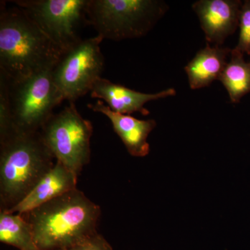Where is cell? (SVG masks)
<instances>
[{
    "mask_svg": "<svg viewBox=\"0 0 250 250\" xmlns=\"http://www.w3.org/2000/svg\"><path fill=\"white\" fill-rule=\"evenodd\" d=\"M99 205L76 188L22 214L39 250H67L98 234Z\"/></svg>",
    "mask_w": 250,
    "mask_h": 250,
    "instance_id": "1",
    "label": "cell"
},
{
    "mask_svg": "<svg viewBox=\"0 0 250 250\" xmlns=\"http://www.w3.org/2000/svg\"><path fill=\"white\" fill-rule=\"evenodd\" d=\"M1 2L0 72L17 82L53 68L63 52L25 11Z\"/></svg>",
    "mask_w": 250,
    "mask_h": 250,
    "instance_id": "2",
    "label": "cell"
},
{
    "mask_svg": "<svg viewBox=\"0 0 250 250\" xmlns=\"http://www.w3.org/2000/svg\"><path fill=\"white\" fill-rule=\"evenodd\" d=\"M54 159L41 131L14 133L0 141V211L22 201L54 167Z\"/></svg>",
    "mask_w": 250,
    "mask_h": 250,
    "instance_id": "3",
    "label": "cell"
},
{
    "mask_svg": "<svg viewBox=\"0 0 250 250\" xmlns=\"http://www.w3.org/2000/svg\"><path fill=\"white\" fill-rule=\"evenodd\" d=\"M167 10L157 0H88V24L103 39L119 41L143 37Z\"/></svg>",
    "mask_w": 250,
    "mask_h": 250,
    "instance_id": "4",
    "label": "cell"
},
{
    "mask_svg": "<svg viewBox=\"0 0 250 250\" xmlns=\"http://www.w3.org/2000/svg\"><path fill=\"white\" fill-rule=\"evenodd\" d=\"M52 69L42 70L17 82L9 80L0 72L11 116V135L41 131L54 114V108L63 101L54 84Z\"/></svg>",
    "mask_w": 250,
    "mask_h": 250,
    "instance_id": "5",
    "label": "cell"
},
{
    "mask_svg": "<svg viewBox=\"0 0 250 250\" xmlns=\"http://www.w3.org/2000/svg\"><path fill=\"white\" fill-rule=\"evenodd\" d=\"M41 133L56 161L78 177L90 162L93 125L81 116L75 103L52 115Z\"/></svg>",
    "mask_w": 250,
    "mask_h": 250,
    "instance_id": "6",
    "label": "cell"
},
{
    "mask_svg": "<svg viewBox=\"0 0 250 250\" xmlns=\"http://www.w3.org/2000/svg\"><path fill=\"white\" fill-rule=\"evenodd\" d=\"M100 36L82 39L64 52L52 69L54 83L62 100L74 103L90 93L101 77L104 59L100 49Z\"/></svg>",
    "mask_w": 250,
    "mask_h": 250,
    "instance_id": "7",
    "label": "cell"
},
{
    "mask_svg": "<svg viewBox=\"0 0 250 250\" xmlns=\"http://www.w3.org/2000/svg\"><path fill=\"white\" fill-rule=\"evenodd\" d=\"M62 52L82 40L78 29L88 24V0H15Z\"/></svg>",
    "mask_w": 250,
    "mask_h": 250,
    "instance_id": "8",
    "label": "cell"
},
{
    "mask_svg": "<svg viewBox=\"0 0 250 250\" xmlns=\"http://www.w3.org/2000/svg\"><path fill=\"white\" fill-rule=\"evenodd\" d=\"M243 5L239 0H200L192 5L206 39L215 46L223 45L227 38L239 27Z\"/></svg>",
    "mask_w": 250,
    "mask_h": 250,
    "instance_id": "9",
    "label": "cell"
},
{
    "mask_svg": "<svg viewBox=\"0 0 250 250\" xmlns=\"http://www.w3.org/2000/svg\"><path fill=\"white\" fill-rule=\"evenodd\" d=\"M176 94L177 92L172 88L156 93H141L103 77L96 81L90 91L92 98L100 99L107 104L112 111L125 115L140 112L143 116L149 114V111L144 107L146 103L174 96Z\"/></svg>",
    "mask_w": 250,
    "mask_h": 250,
    "instance_id": "10",
    "label": "cell"
},
{
    "mask_svg": "<svg viewBox=\"0 0 250 250\" xmlns=\"http://www.w3.org/2000/svg\"><path fill=\"white\" fill-rule=\"evenodd\" d=\"M88 106L93 111L107 117L111 121L113 130L121 138L130 155L135 157H145L149 154L150 148L147 138L156 127V123L154 120L143 121L130 115L116 113L112 111L101 100Z\"/></svg>",
    "mask_w": 250,
    "mask_h": 250,
    "instance_id": "11",
    "label": "cell"
},
{
    "mask_svg": "<svg viewBox=\"0 0 250 250\" xmlns=\"http://www.w3.org/2000/svg\"><path fill=\"white\" fill-rule=\"evenodd\" d=\"M77 176L63 164L56 161L54 167L32 190L7 212L24 214L56 197L77 188Z\"/></svg>",
    "mask_w": 250,
    "mask_h": 250,
    "instance_id": "12",
    "label": "cell"
},
{
    "mask_svg": "<svg viewBox=\"0 0 250 250\" xmlns=\"http://www.w3.org/2000/svg\"><path fill=\"white\" fill-rule=\"evenodd\" d=\"M231 52L228 47H210L208 44L199 51L185 67L190 88L200 89L218 80Z\"/></svg>",
    "mask_w": 250,
    "mask_h": 250,
    "instance_id": "13",
    "label": "cell"
},
{
    "mask_svg": "<svg viewBox=\"0 0 250 250\" xmlns=\"http://www.w3.org/2000/svg\"><path fill=\"white\" fill-rule=\"evenodd\" d=\"M243 55L236 49H231V59L218 80L234 104L239 103L243 97L250 93V62H246Z\"/></svg>",
    "mask_w": 250,
    "mask_h": 250,
    "instance_id": "14",
    "label": "cell"
},
{
    "mask_svg": "<svg viewBox=\"0 0 250 250\" xmlns=\"http://www.w3.org/2000/svg\"><path fill=\"white\" fill-rule=\"evenodd\" d=\"M0 241L19 250H39L30 225L18 213L0 211Z\"/></svg>",
    "mask_w": 250,
    "mask_h": 250,
    "instance_id": "15",
    "label": "cell"
},
{
    "mask_svg": "<svg viewBox=\"0 0 250 250\" xmlns=\"http://www.w3.org/2000/svg\"><path fill=\"white\" fill-rule=\"evenodd\" d=\"M239 27V39L234 49L242 54H250V0L245 1L242 5Z\"/></svg>",
    "mask_w": 250,
    "mask_h": 250,
    "instance_id": "16",
    "label": "cell"
},
{
    "mask_svg": "<svg viewBox=\"0 0 250 250\" xmlns=\"http://www.w3.org/2000/svg\"><path fill=\"white\" fill-rule=\"evenodd\" d=\"M67 250H113L111 245L100 233Z\"/></svg>",
    "mask_w": 250,
    "mask_h": 250,
    "instance_id": "17",
    "label": "cell"
}]
</instances>
